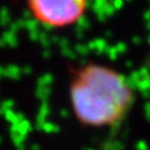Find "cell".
<instances>
[{"instance_id": "1", "label": "cell", "mask_w": 150, "mask_h": 150, "mask_svg": "<svg viewBox=\"0 0 150 150\" xmlns=\"http://www.w3.org/2000/svg\"><path fill=\"white\" fill-rule=\"evenodd\" d=\"M71 114L84 128L104 130L119 126L137 101L126 75L111 65L86 62L71 70L68 84Z\"/></svg>"}, {"instance_id": "2", "label": "cell", "mask_w": 150, "mask_h": 150, "mask_svg": "<svg viewBox=\"0 0 150 150\" xmlns=\"http://www.w3.org/2000/svg\"><path fill=\"white\" fill-rule=\"evenodd\" d=\"M33 21L48 30H67L88 15L91 0H24Z\"/></svg>"}]
</instances>
